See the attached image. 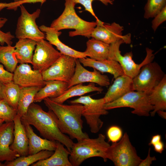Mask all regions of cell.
I'll return each instance as SVG.
<instances>
[{"instance_id": "cell-3", "label": "cell", "mask_w": 166, "mask_h": 166, "mask_svg": "<svg viewBox=\"0 0 166 166\" xmlns=\"http://www.w3.org/2000/svg\"><path fill=\"white\" fill-rule=\"evenodd\" d=\"M76 5L72 0H65L64 10L53 21L50 27L58 31L65 29H74V31L69 32L70 37L81 35L90 38L97 22H88L81 18L75 11Z\"/></svg>"}, {"instance_id": "cell-4", "label": "cell", "mask_w": 166, "mask_h": 166, "mask_svg": "<svg viewBox=\"0 0 166 166\" xmlns=\"http://www.w3.org/2000/svg\"><path fill=\"white\" fill-rule=\"evenodd\" d=\"M105 138V135L99 134L96 138L89 137L74 143L69 156L72 166H79L87 159L95 157H101L106 162L107 151L110 145Z\"/></svg>"}, {"instance_id": "cell-38", "label": "cell", "mask_w": 166, "mask_h": 166, "mask_svg": "<svg viewBox=\"0 0 166 166\" xmlns=\"http://www.w3.org/2000/svg\"><path fill=\"white\" fill-rule=\"evenodd\" d=\"M32 0H22L18 2H13L9 3L0 2V12L4 8L8 10H17L18 8L24 3H31Z\"/></svg>"}, {"instance_id": "cell-12", "label": "cell", "mask_w": 166, "mask_h": 166, "mask_svg": "<svg viewBox=\"0 0 166 166\" xmlns=\"http://www.w3.org/2000/svg\"><path fill=\"white\" fill-rule=\"evenodd\" d=\"M62 54L49 42L44 39L37 42L32 60L34 69L42 73L51 66Z\"/></svg>"}, {"instance_id": "cell-10", "label": "cell", "mask_w": 166, "mask_h": 166, "mask_svg": "<svg viewBox=\"0 0 166 166\" xmlns=\"http://www.w3.org/2000/svg\"><path fill=\"white\" fill-rule=\"evenodd\" d=\"M165 75L156 62L147 63L142 67L139 73L132 79L133 90L149 94Z\"/></svg>"}, {"instance_id": "cell-9", "label": "cell", "mask_w": 166, "mask_h": 166, "mask_svg": "<svg viewBox=\"0 0 166 166\" xmlns=\"http://www.w3.org/2000/svg\"><path fill=\"white\" fill-rule=\"evenodd\" d=\"M19 7L21 15L18 18L16 25V37L18 39H30L37 42L44 40L45 35L40 30L36 22L40 14V9H37L30 14L22 4Z\"/></svg>"}, {"instance_id": "cell-16", "label": "cell", "mask_w": 166, "mask_h": 166, "mask_svg": "<svg viewBox=\"0 0 166 166\" xmlns=\"http://www.w3.org/2000/svg\"><path fill=\"white\" fill-rule=\"evenodd\" d=\"M13 121L3 123L0 127V162L12 161L20 155L11 150L10 146L14 138Z\"/></svg>"}, {"instance_id": "cell-22", "label": "cell", "mask_w": 166, "mask_h": 166, "mask_svg": "<svg viewBox=\"0 0 166 166\" xmlns=\"http://www.w3.org/2000/svg\"><path fill=\"white\" fill-rule=\"evenodd\" d=\"M60 142L57 141V146L53 154L49 158L33 164L32 166H72L69 160V152Z\"/></svg>"}, {"instance_id": "cell-36", "label": "cell", "mask_w": 166, "mask_h": 166, "mask_svg": "<svg viewBox=\"0 0 166 166\" xmlns=\"http://www.w3.org/2000/svg\"><path fill=\"white\" fill-rule=\"evenodd\" d=\"M107 135L109 140L112 143L118 141L123 135L121 128L117 125L110 126L107 131Z\"/></svg>"}, {"instance_id": "cell-28", "label": "cell", "mask_w": 166, "mask_h": 166, "mask_svg": "<svg viewBox=\"0 0 166 166\" xmlns=\"http://www.w3.org/2000/svg\"><path fill=\"white\" fill-rule=\"evenodd\" d=\"M41 89L38 87H21L17 114L21 117L25 115L30 105L34 102L35 96Z\"/></svg>"}, {"instance_id": "cell-40", "label": "cell", "mask_w": 166, "mask_h": 166, "mask_svg": "<svg viewBox=\"0 0 166 166\" xmlns=\"http://www.w3.org/2000/svg\"><path fill=\"white\" fill-rule=\"evenodd\" d=\"M150 148H149L146 158L144 160H142L138 166H150L152 164L153 161L156 160L155 156H150Z\"/></svg>"}, {"instance_id": "cell-31", "label": "cell", "mask_w": 166, "mask_h": 166, "mask_svg": "<svg viewBox=\"0 0 166 166\" xmlns=\"http://www.w3.org/2000/svg\"><path fill=\"white\" fill-rule=\"evenodd\" d=\"M20 87L13 81L5 84V99L11 107L17 110Z\"/></svg>"}, {"instance_id": "cell-30", "label": "cell", "mask_w": 166, "mask_h": 166, "mask_svg": "<svg viewBox=\"0 0 166 166\" xmlns=\"http://www.w3.org/2000/svg\"><path fill=\"white\" fill-rule=\"evenodd\" d=\"M15 46L0 45V63L8 71L13 73L18 63L15 53Z\"/></svg>"}, {"instance_id": "cell-43", "label": "cell", "mask_w": 166, "mask_h": 166, "mask_svg": "<svg viewBox=\"0 0 166 166\" xmlns=\"http://www.w3.org/2000/svg\"><path fill=\"white\" fill-rule=\"evenodd\" d=\"M5 84L0 81V100L5 98Z\"/></svg>"}, {"instance_id": "cell-41", "label": "cell", "mask_w": 166, "mask_h": 166, "mask_svg": "<svg viewBox=\"0 0 166 166\" xmlns=\"http://www.w3.org/2000/svg\"><path fill=\"white\" fill-rule=\"evenodd\" d=\"M152 146L154 147V150L160 153H161L164 149V144L161 140L155 143Z\"/></svg>"}, {"instance_id": "cell-7", "label": "cell", "mask_w": 166, "mask_h": 166, "mask_svg": "<svg viewBox=\"0 0 166 166\" xmlns=\"http://www.w3.org/2000/svg\"><path fill=\"white\" fill-rule=\"evenodd\" d=\"M104 107L107 110L122 107H129L133 110L131 113L140 116H148L153 109L150 103L148 94L145 92L132 91L119 99L105 103Z\"/></svg>"}, {"instance_id": "cell-13", "label": "cell", "mask_w": 166, "mask_h": 166, "mask_svg": "<svg viewBox=\"0 0 166 166\" xmlns=\"http://www.w3.org/2000/svg\"><path fill=\"white\" fill-rule=\"evenodd\" d=\"M13 81L20 87H38L41 88L45 85L42 73L33 70L26 63L20 64L14 72Z\"/></svg>"}, {"instance_id": "cell-15", "label": "cell", "mask_w": 166, "mask_h": 166, "mask_svg": "<svg viewBox=\"0 0 166 166\" xmlns=\"http://www.w3.org/2000/svg\"><path fill=\"white\" fill-rule=\"evenodd\" d=\"M76 63L75 73L68 84V88L86 82L96 83L101 86L107 87L110 85V80L107 75L101 74L94 69L93 71L87 70L81 65L78 59H76Z\"/></svg>"}, {"instance_id": "cell-20", "label": "cell", "mask_w": 166, "mask_h": 166, "mask_svg": "<svg viewBox=\"0 0 166 166\" xmlns=\"http://www.w3.org/2000/svg\"><path fill=\"white\" fill-rule=\"evenodd\" d=\"M22 122L29 140V155L35 154L42 150L55 151L57 141L41 138L35 133L31 125L26 122Z\"/></svg>"}, {"instance_id": "cell-24", "label": "cell", "mask_w": 166, "mask_h": 166, "mask_svg": "<svg viewBox=\"0 0 166 166\" xmlns=\"http://www.w3.org/2000/svg\"><path fill=\"white\" fill-rule=\"evenodd\" d=\"M150 103L153 107L150 112L151 116H154L157 111L166 110V75L148 94Z\"/></svg>"}, {"instance_id": "cell-23", "label": "cell", "mask_w": 166, "mask_h": 166, "mask_svg": "<svg viewBox=\"0 0 166 166\" xmlns=\"http://www.w3.org/2000/svg\"><path fill=\"white\" fill-rule=\"evenodd\" d=\"M68 83L57 80L45 81V85L36 94L34 102H40L45 98H54L62 94L68 89Z\"/></svg>"}, {"instance_id": "cell-26", "label": "cell", "mask_w": 166, "mask_h": 166, "mask_svg": "<svg viewBox=\"0 0 166 166\" xmlns=\"http://www.w3.org/2000/svg\"><path fill=\"white\" fill-rule=\"evenodd\" d=\"M103 90V88L96 86L93 83H90L87 85L79 84L69 88L60 96L56 98H50L56 102L63 104L68 99L72 97L81 96L93 92L97 91L101 93Z\"/></svg>"}, {"instance_id": "cell-45", "label": "cell", "mask_w": 166, "mask_h": 166, "mask_svg": "<svg viewBox=\"0 0 166 166\" xmlns=\"http://www.w3.org/2000/svg\"><path fill=\"white\" fill-rule=\"evenodd\" d=\"M4 122V121L3 120L0 118V127L3 123Z\"/></svg>"}, {"instance_id": "cell-2", "label": "cell", "mask_w": 166, "mask_h": 166, "mask_svg": "<svg viewBox=\"0 0 166 166\" xmlns=\"http://www.w3.org/2000/svg\"><path fill=\"white\" fill-rule=\"evenodd\" d=\"M43 100L48 109L56 115L58 127L62 133L68 135L71 139H76L77 141L89 138L88 134L82 130V105H65L56 102L49 97Z\"/></svg>"}, {"instance_id": "cell-34", "label": "cell", "mask_w": 166, "mask_h": 166, "mask_svg": "<svg viewBox=\"0 0 166 166\" xmlns=\"http://www.w3.org/2000/svg\"><path fill=\"white\" fill-rule=\"evenodd\" d=\"M74 3L80 4L84 7L85 10L89 12L96 19V22H98L100 20L98 18L94 12L92 7V3L94 0H72ZM101 1L105 5H108L109 4H113V0H98Z\"/></svg>"}, {"instance_id": "cell-35", "label": "cell", "mask_w": 166, "mask_h": 166, "mask_svg": "<svg viewBox=\"0 0 166 166\" xmlns=\"http://www.w3.org/2000/svg\"><path fill=\"white\" fill-rule=\"evenodd\" d=\"M7 20L6 18L0 17V44L2 46L4 45L5 43L7 45H12L13 43L12 40L15 38L10 31L5 33L1 30Z\"/></svg>"}, {"instance_id": "cell-44", "label": "cell", "mask_w": 166, "mask_h": 166, "mask_svg": "<svg viewBox=\"0 0 166 166\" xmlns=\"http://www.w3.org/2000/svg\"><path fill=\"white\" fill-rule=\"evenodd\" d=\"M157 113L163 117L166 118V112L164 111L160 110L157 111Z\"/></svg>"}, {"instance_id": "cell-37", "label": "cell", "mask_w": 166, "mask_h": 166, "mask_svg": "<svg viewBox=\"0 0 166 166\" xmlns=\"http://www.w3.org/2000/svg\"><path fill=\"white\" fill-rule=\"evenodd\" d=\"M166 20V6L155 17L152 22V28L155 31L159 26Z\"/></svg>"}, {"instance_id": "cell-5", "label": "cell", "mask_w": 166, "mask_h": 166, "mask_svg": "<svg viewBox=\"0 0 166 166\" xmlns=\"http://www.w3.org/2000/svg\"><path fill=\"white\" fill-rule=\"evenodd\" d=\"M131 42V39H122L110 44L108 59L117 62L121 66L124 74L133 79L139 73L142 66L152 61L154 55L152 50L146 48L147 55L144 59L140 64L136 63L132 59V52L122 55L119 49L122 43L130 44Z\"/></svg>"}, {"instance_id": "cell-29", "label": "cell", "mask_w": 166, "mask_h": 166, "mask_svg": "<svg viewBox=\"0 0 166 166\" xmlns=\"http://www.w3.org/2000/svg\"><path fill=\"white\" fill-rule=\"evenodd\" d=\"M53 152V151L42 150L33 155L20 156L12 161H6L4 164L6 166H28L38 161L49 158Z\"/></svg>"}, {"instance_id": "cell-18", "label": "cell", "mask_w": 166, "mask_h": 166, "mask_svg": "<svg viewBox=\"0 0 166 166\" xmlns=\"http://www.w3.org/2000/svg\"><path fill=\"white\" fill-rule=\"evenodd\" d=\"M13 122L14 138L10 148L19 154L20 156H27L29 155V140L24 126L21 122V117L17 114Z\"/></svg>"}, {"instance_id": "cell-25", "label": "cell", "mask_w": 166, "mask_h": 166, "mask_svg": "<svg viewBox=\"0 0 166 166\" xmlns=\"http://www.w3.org/2000/svg\"><path fill=\"white\" fill-rule=\"evenodd\" d=\"M37 42L29 38H21L16 43L15 53L18 63L32 64L33 51Z\"/></svg>"}, {"instance_id": "cell-46", "label": "cell", "mask_w": 166, "mask_h": 166, "mask_svg": "<svg viewBox=\"0 0 166 166\" xmlns=\"http://www.w3.org/2000/svg\"><path fill=\"white\" fill-rule=\"evenodd\" d=\"M4 164L2 163L1 162H0V166H4Z\"/></svg>"}, {"instance_id": "cell-33", "label": "cell", "mask_w": 166, "mask_h": 166, "mask_svg": "<svg viewBox=\"0 0 166 166\" xmlns=\"http://www.w3.org/2000/svg\"><path fill=\"white\" fill-rule=\"evenodd\" d=\"M17 114V110L7 103L4 99L0 100V118L5 122L13 121Z\"/></svg>"}, {"instance_id": "cell-27", "label": "cell", "mask_w": 166, "mask_h": 166, "mask_svg": "<svg viewBox=\"0 0 166 166\" xmlns=\"http://www.w3.org/2000/svg\"><path fill=\"white\" fill-rule=\"evenodd\" d=\"M86 46L84 52L86 57L97 61L108 59L110 44L92 38L87 42Z\"/></svg>"}, {"instance_id": "cell-19", "label": "cell", "mask_w": 166, "mask_h": 166, "mask_svg": "<svg viewBox=\"0 0 166 166\" xmlns=\"http://www.w3.org/2000/svg\"><path fill=\"white\" fill-rule=\"evenodd\" d=\"M132 91V79L124 74L115 78L103 98L105 103H109Z\"/></svg>"}, {"instance_id": "cell-11", "label": "cell", "mask_w": 166, "mask_h": 166, "mask_svg": "<svg viewBox=\"0 0 166 166\" xmlns=\"http://www.w3.org/2000/svg\"><path fill=\"white\" fill-rule=\"evenodd\" d=\"M76 59L62 54L51 66L42 73L44 80L59 81L69 84L75 73Z\"/></svg>"}, {"instance_id": "cell-42", "label": "cell", "mask_w": 166, "mask_h": 166, "mask_svg": "<svg viewBox=\"0 0 166 166\" xmlns=\"http://www.w3.org/2000/svg\"><path fill=\"white\" fill-rule=\"evenodd\" d=\"M161 140V136L159 134L154 135L152 136L148 144L152 145L155 143Z\"/></svg>"}, {"instance_id": "cell-39", "label": "cell", "mask_w": 166, "mask_h": 166, "mask_svg": "<svg viewBox=\"0 0 166 166\" xmlns=\"http://www.w3.org/2000/svg\"><path fill=\"white\" fill-rule=\"evenodd\" d=\"M13 73L6 70L0 64V81L6 84L13 81Z\"/></svg>"}, {"instance_id": "cell-21", "label": "cell", "mask_w": 166, "mask_h": 166, "mask_svg": "<svg viewBox=\"0 0 166 166\" xmlns=\"http://www.w3.org/2000/svg\"><path fill=\"white\" fill-rule=\"evenodd\" d=\"M78 59L84 66L92 68L102 73L111 74L115 79L124 74L120 64L113 60L97 61L87 57Z\"/></svg>"}, {"instance_id": "cell-1", "label": "cell", "mask_w": 166, "mask_h": 166, "mask_svg": "<svg viewBox=\"0 0 166 166\" xmlns=\"http://www.w3.org/2000/svg\"><path fill=\"white\" fill-rule=\"evenodd\" d=\"M21 121L34 126L44 138L59 141L70 152L74 143L69 136L60 131L57 117L51 110L49 109L47 112H45L34 102L29 106L26 113L21 117Z\"/></svg>"}, {"instance_id": "cell-6", "label": "cell", "mask_w": 166, "mask_h": 166, "mask_svg": "<svg viewBox=\"0 0 166 166\" xmlns=\"http://www.w3.org/2000/svg\"><path fill=\"white\" fill-rule=\"evenodd\" d=\"M107 158L115 166H138L142 160L126 132L120 140L110 145L107 151Z\"/></svg>"}, {"instance_id": "cell-14", "label": "cell", "mask_w": 166, "mask_h": 166, "mask_svg": "<svg viewBox=\"0 0 166 166\" xmlns=\"http://www.w3.org/2000/svg\"><path fill=\"white\" fill-rule=\"evenodd\" d=\"M93 30L91 37L110 44L122 39H131L130 34L122 35L123 27L115 22L110 24L100 21Z\"/></svg>"}, {"instance_id": "cell-47", "label": "cell", "mask_w": 166, "mask_h": 166, "mask_svg": "<svg viewBox=\"0 0 166 166\" xmlns=\"http://www.w3.org/2000/svg\"><path fill=\"white\" fill-rule=\"evenodd\" d=\"M14 2H18L19 1H22V0H13Z\"/></svg>"}, {"instance_id": "cell-17", "label": "cell", "mask_w": 166, "mask_h": 166, "mask_svg": "<svg viewBox=\"0 0 166 166\" xmlns=\"http://www.w3.org/2000/svg\"><path fill=\"white\" fill-rule=\"evenodd\" d=\"M39 28L45 35V38L51 44L55 45L62 54L66 55L79 59L86 57L84 52L75 50L62 43L59 39V37L61 32L56 30L50 27L42 25Z\"/></svg>"}, {"instance_id": "cell-32", "label": "cell", "mask_w": 166, "mask_h": 166, "mask_svg": "<svg viewBox=\"0 0 166 166\" xmlns=\"http://www.w3.org/2000/svg\"><path fill=\"white\" fill-rule=\"evenodd\" d=\"M145 6L144 18L154 17L166 6V0H147Z\"/></svg>"}, {"instance_id": "cell-8", "label": "cell", "mask_w": 166, "mask_h": 166, "mask_svg": "<svg viewBox=\"0 0 166 166\" xmlns=\"http://www.w3.org/2000/svg\"><path fill=\"white\" fill-rule=\"evenodd\" d=\"M69 102L71 104L82 105V116L85 118L91 132L97 133L99 131L103 124L100 117L109 113L108 110L104 108L105 103L103 98L94 99L90 95L81 96L77 99L69 101Z\"/></svg>"}]
</instances>
